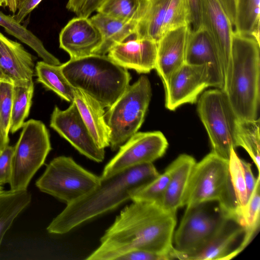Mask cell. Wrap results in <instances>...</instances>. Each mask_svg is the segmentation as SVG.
Returning <instances> with one entry per match:
<instances>
[{"label":"cell","mask_w":260,"mask_h":260,"mask_svg":"<svg viewBox=\"0 0 260 260\" xmlns=\"http://www.w3.org/2000/svg\"><path fill=\"white\" fill-rule=\"evenodd\" d=\"M17 0H0V7H8L13 14L17 11Z\"/></svg>","instance_id":"obj_43"},{"label":"cell","mask_w":260,"mask_h":260,"mask_svg":"<svg viewBox=\"0 0 260 260\" xmlns=\"http://www.w3.org/2000/svg\"><path fill=\"white\" fill-rule=\"evenodd\" d=\"M33 81L21 85H14L13 101L10 131L14 134L22 128L28 117L32 103Z\"/></svg>","instance_id":"obj_30"},{"label":"cell","mask_w":260,"mask_h":260,"mask_svg":"<svg viewBox=\"0 0 260 260\" xmlns=\"http://www.w3.org/2000/svg\"><path fill=\"white\" fill-rule=\"evenodd\" d=\"M35 70L37 82L56 93L62 99L70 103L74 101L75 88L63 74L60 65L40 61L37 62Z\"/></svg>","instance_id":"obj_26"},{"label":"cell","mask_w":260,"mask_h":260,"mask_svg":"<svg viewBox=\"0 0 260 260\" xmlns=\"http://www.w3.org/2000/svg\"><path fill=\"white\" fill-rule=\"evenodd\" d=\"M237 220L230 218L213 240L185 260H229L239 254L255 236Z\"/></svg>","instance_id":"obj_15"},{"label":"cell","mask_w":260,"mask_h":260,"mask_svg":"<svg viewBox=\"0 0 260 260\" xmlns=\"http://www.w3.org/2000/svg\"><path fill=\"white\" fill-rule=\"evenodd\" d=\"M184 62L192 65L209 64L212 68V86L223 90L224 76L216 50L203 28L189 34Z\"/></svg>","instance_id":"obj_20"},{"label":"cell","mask_w":260,"mask_h":260,"mask_svg":"<svg viewBox=\"0 0 260 260\" xmlns=\"http://www.w3.org/2000/svg\"><path fill=\"white\" fill-rule=\"evenodd\" d=\"M151 97L148 78L142 75L129 85L105 113V119L110 131V146L118 149L141 127Z\"/></svg>","instance_id":"obj_7"},{"label":"cell","mask_w":260,"mask_h":260,"mask_svg":"<svg viewBox=\"0 0 260 260\" xmlns=\"http://www.w3.org/2000/svg\"><path fill=\"white\" fill-rule=\"evenodd\" d=\"M3 191H4L3 189V187L0 185V192H2Z\"/></svg>","instance_id":"obj_46"},{"label":"cell","mask_w":260,"mask_h":260,"mask_svg":"<svg viewBox=\"0 0 260 260\" xmlns=\"http://www.w3.org/2000/svg\"><path fill=\"white\" fill-rule=\"evenodd\" d=\"M186 25H189L186 0H171L164 23L163 35L169 30Z\"/></svg>","instance_id":"obj_35"},{"label":"cell","mask_w":260,"mask_h":260,"mask_svg":"<svg viewBox=\"0 0 260 260\" xmlns=\"http://www.w3.org/2000/svg\"><path fill=\"white\" fill-rule=\"evenodd\" d=\"M117 260H169V258L166 256L149 251L134 250L122 255Z\"/></svg>","instance_id":"obj_40"},{"label":"cell","mask_w":260,"mask_h":260,"mask_svg":"<svg viewBox=\"0 0 260 260\" xmlns=\"http://www.w3.org/2000/svg\"><path fill=\"white\" fill-rule=\"evenodd\" d=\"M14 147L7 145L0 152V185L9 183Z\"/></svg>","instance_id":"obj_38"},{"label":"cell","mask_w":260,"mask_h":260,"mask_svg":"<svg viewBox=\"0 0 260 260\" xmlns=\"http://www.w3.org/2000/svg\"><path fill=\"white\" fill-rule=\"evenodd\" d=\"M42 0H17V13L13 16L14 19L21 23Z\"/></svg>","instance_id":"obj_41"},{"label":"cell","mask_w":260,"mask_h":260,"mask_svg":"<svg viewBox=\"0 0 260 260\" xmlns=\"http://www.w3.org/2000/svg\"><path fill=\"white\" fill-rule=\"evenodd\" d=\"M50 126L87 158L98 162L104 159V149L94 141L74 101L65 110L55 106Z\"/></svg>","instance_id":"obj_14"},{"label":"cell","mask_w":260,"mask_h":260,"mask_svg":"<svg viewBox=\"0 0 260 260\" xmlns=\"http://www.w3.org/2000/svg\"><path fill=\"white\" fill-rule=\"evenodd\" d=\"M260 0H237L235 5V31L254 38L259 43Z\"/></svg>","instance_id":"obj_29"},{"label":"cell","mask_w":260,"mask_h":260,"mask_svg":"<svg viewBox=\"0 0 260 260\" xmlns=\"http://www.w3.org/2000/svg\"><path fill=\"white\" fill-rule=\"evenodd\" d=\"M202 26L219 59L224 76L230 60L234 32L233 0H201Z\"/></svg>","instance_id":"obj_12"},{"label":"cell","mask_w":260,"mask_h":260,"mask_svg":"<svg viewBox=\"0 0 260 260\" xmlns=\"http://www.w3.org/2000/svg\"><path fill=\"white\" fill-rule=\"evenodd\" d=\"M0 25L8 34L32 48L44 61L53 65L61 64L59 60L46 49L41 41L25 27L18 23L13 16L6 15L0 11Z\"/></svg>","instance_id":"obj_27"},{"label":"cell","mask_w":260,"mask_h":260,"mask_svg":"<svg viewBox=\"0 0 260 260\" xmlns=\"http://www.w3.org/2000/svg\"><path fill=\"white\" fill-rule=\"evenodd\" d=\"M229 168L232 185L239 207V223H241L242 211L247 202L248 196L241 158L234 148L231 150Z\"/></svg>","instance_id":"obj_32"},{"label":"cell","mask_w":260,"mask_h":260,"mask_svg":"<svg viewBox=\"0 0 260 260\" xmlns=\"http://www.w3.org/2000/svg\"><path fill=\"white\" fill-rule=\"evenodd\" d=\"M233 3H234V7H235V4H236V2H237V0H233Z\"/></svg>","instance_id":"obj_47"},{"label":"cell","mask_w":260,"mask_h":260,"mask_svg":"<svg viewBox=\"0 0 260 260\" xmlns=\"http://www.w3.org/2000/svg\"><path fill=\"white\" fill-rule=\"evenodd\" d=\"M189 14V25L192 31L202 27L201 18V1L186 0Z\"/></svg>","instance_id":"obj_39"},{"label":"cell","mask_w":260,"mask_h":260,"mask_svg":"<svg viewBox=\"0 0 260 260\" xmlns=\"http://www.w3.org/2000/svg\"><path fill=\"white\" fill-rule=\"evenodd\" d=\"M74 102L96 144L103 149L109 146L110 131L105 119L104 108L93 98L75 88Z\"/></svg>","instance_id":"obj_22"},{"label":"cell","mask_w":260,"mask_h":260,"mask_svg":"<svg viewBox=\"0 0 260 260\" xmlns=\"http://www.w3.org/2000/svg\"><path fill=\"white\" fill-rule=\"evenodd\" d=\"M9 139L6 137L0 125V152L8 145Z\"/></svg>","instance_id":"obj_44"},{"label":"cell","mask_w":260,"mask_h":260,"mask_svg":"<svg viewBox=\"0 0 260 260\" xmlns=\"http://www.w3.org/2000/svg\"><path fill=\"white\" fill-rule=\"evenodd\" d=\"M60 67L74 88L93 98L104 108L113 104L129 85L132 78L127 69L106 55L70 59Z\"/></svg>","instance_id":"obj_4"},{"label":"cell","mask_w":260,"mask_h":260,"mask_svg":"<svg viewBox=\"0 0 260 260\" xmlns=\"http://www.w3.org/2000/svg\"><path fill=\"white\" fill-rule=\"evenodd\" d=\"M1 81H7L13 83L10 79L4 73L0 68V82Z\"/></svg>","instance_id":"obj_45"},{"label":"cell","mask_w":260,"mask_h":260,"mask_svg":"<svg viewBox=\"0 0 260 260\" xmlns=\"http://www.w3.org/2000/svg\"><path fill=\"white\" fill-rule=\"evenodd\" d=\"M243 169L244 175L246 185L248 198L251 194L256 182L257 178L253 175L251 164L241 158Z\"/></svg>","instance_id":"obj_42"},{"label":"cell","mask_w":260,"mask_h":260,"mask_svg":"<svg viewBox=\"0 0 260 260\" xmlns=\"http://www.w3.org/2000/svg\"><path fill=\"white\" fill-rule=\"evenodd\" d=\"M107 0H69L67 8L77 17L88 18Z\"/></svg>","instance_id":"obj_37"},{"label":"cell","mask_w":260,"mask_h":260,"mask_svg":"<svg viewBox=\"0 0 260 260\" xmlns=\"http://www.w3.org/2000/svg\"><path fill=\"white\" fill-rule=\"evenodd\" d=\"M189 25L181 26L165 34L157 42L155 69L163 85L171 75L184 63Z\"/></svg>","instance_id":"obj_18"},{"label":"cell","mask_w":260,"mask_h":260,"mask_svg":"<svg viewBox=\"0 0 260 260\" xmlns=\"http://www.w3.org/2000/svg\"><path fill=\"white\" fill-rule=\"evenodd\" d=\"M19 138L14 147L9 184L13 191L27 190L35 173L44 164L51 149L50 135L40 120L24 122Z\"/></svg>","instance_id":"obj_8"},{"label":"cell","mask_w":260,"mask_h":260,"mask_svg":"<svg viewBox=\"0 0 260 260\" xmlns=\"http://www.w3.org/2000/svg\"><path fill=\"white\" fill-rule=\"evenodd\" d=\"M176 213L151 202L136 201L126 206L106 231L100 245L88 260L117 259L134 250H143L171 259Z\"/></svg>","instance_id":"obj_1"},{"label":"cell","mask_w":260,"mask_h":260,"mask_svg":"<svg viewBox=\"0 0 260 260\" xmlns=\"http://www.w3.org/2000/svg\"><path fill=\"white\" fill-rule=\"evenodd\" d=\"M260 120H241L236 121L234 140L235 147H241L249 154L260 171Z\"/></svg>","instance_id":"obj_28"},{"label":"cell","mask_w":260,"mask_h":260,"mask_svg":"<svg viewBox=\"0 0 260 260\" xmlns=\"http://www.w3.org/2000/svg\"><path fill=\"white\" fill-rule=\"evenodd\" d=\"M59 47L71 59L94 54L102 43V35L88 18L77 17L70 20L59 34Z\"/></svg>","instance_id":"obj_16"},{"label":"cell","mask_w":260,"mask_h":260,"mask_svg":"<svg viewBox=\"0 0 260 260\" xmlns=\"http://www.w3.org/2000/svg\"><path fill=\"white\" fill-rule=\"evenodd\" d=\"M197 111L209 136L212 152L229 160L236 149L234 134L237 117L224 92L219 88L205 91L199 98Z\"/></svg>","instance_id":"obj_10"},{"label":"cell","mask_w":260,"mask_h":260,"mask_svg":"<svg viewBox=\"0 0 260 260\" xmlns=\"http://www.w3.org/2000/svg\"><path fill=\"white\" fill-rule=\"evenodd\" d=\"M144 3V0H107L96 12L120 20L137 22Z\"/></svg>","instance_id":"obj_31"},{"label":"cell","mask_w":260,"mask_h":260,"mask_svg":"<svg viewBox=\"0 0 260 260\" xmlns=\"http://www.w3.org/2000/svg\"><path fill=\"white\" fill-rule=\"evenodd\" d=\"M207 203L186 207L180 224L174 232L171 259L185 258L206 247L232 218L219 208L210 209Z\"/></svg>","instance_id":"obj_6"},{"label":"cell","mask_w":260,"mask_h":260,"mask_svg":"<svg viewBox=\"0 0 260 260\" xmlns=\"http://www.w3.org/2000/svg\"><path fill=\"white\" fill-rule=\"evenodd\" d=\"M259 185L260 176L258 174L255 186L242 211L241 218V224L255 233L257 232L259 226Z\"/></svg>","instance_id":"obj_34"},{"label":"cell","mask_w":260,"mask_h":260,"mask_svg":"<svg viewBox=\"0 0 260 260\" xmlns=\"http://www.w3.org/2000/svg\"><path fill=\"white\" fill-rule=\"evenodd\" d=\"M259 76V43L234 31L223 91L237 119L258 118Z\"/></svg>","instance_id":"obj_3"},{"label":"cell","mask_w":260,"mask_h":260,"mask_svg":"<svg viewBox=\"0 0 260 260\" xmlns=\"http://www.w3.org/2000/svg\"><path fill=\"white\" fill-rule=\"evenodd\" d=\"M160 174L153 163L143 164L119 172L106 179L92 191L67 204L49 224V233L64 234L82 223L113 210L131 200L138 190Z\"/></svg>","instance_id":"obj_2"},{"label":"cell","mask_w":260,"mask_h":260,"mask_svg":"<svg viewBox=\"0 0 260 260\" xmlns=\"http://www.w3.org/2000/svg\"><path fill=\"white\" fill-rule=\"evenodd\" d=\"M100 31L102 43L94 54L106 55L115 45L134 36L137 22H126L97 13L89 18Z\"/></svg>","instance_id":"obj_23"},{"label":"cell","mask_w":260,"mask_h":260,"mask_svg":"<svg viewBox=\"0 0 260 260\" xmlns=\"http://www.w3.org/2000/svg\"><path fill=\"white\" fill-rule=\"evenodd\" d=\"M100 177L78 164L72 157L60 156L47 166L36 185L41 191L69 204L98 187Z\"/></svg>","instance_id":"obj_9"},{"label":"cell","mask_w":260,"mask_h":260,"mask_svg":"<svg viewBox=\"0 0 260 260\" xmlns=\"http://www.w3.org/2000/svg\"><path fill=\"white\" fill-rule=\"evenodd\" d=\"M171 0H144L134 37L157 43L163 36V26Z\"/></svg>","instance_id":"obj_24"},{"label":"cell","mask_w":260,"mask_h":260,"mask_svg":"<svg viewBox=\"0 0 260 260\" xmlns=\"http://www.w3.org/2000/svg\"><path fill=\"white\" fill-rule=\"evenodd\" d=\"M31 201V194L27 190L0 192V246L14 219Z\"/></svg>","instance_id":"obj_25"},{"label":"cell","mask_w":260,"mask_h":260,"mask_svg":"<svg viewBox=\"0 0 260 260\" xmlns=\"http://www.w3.org/2000/svg\"><path fill=\"white\" fill-rule=\"evenodd\" d=\"M157 43L147 39H133L114 46L108 56L118 65L147 74L155 69Z\"/></svg>","instance_id":"obj_17"},{"label":"cell","mask_w":260,"mask_h":260,"mask_svg":"<svg viewBox=\"0 0 260 260\" xmlns=\"http://www.w3.org/2000/svg\"><path fill=\"white\" fill-rule=\"evenodd\" d=\"M169 179V172L166 169L162 174L137 190L133 195L131 200L151 202L161 206Z\"/></svg>","instance_id":"obj_33"},{"label":"cell","mask_w":260,"mask_h":260,"mask_svg":"<svg viewBox=\"0 0 260 260\" xmlns=\"http://www.w3.org/2000/svg\"><path fill=\"white\" fill-rule=\"evenodd\" d=\"M213 202L227 215L239 222V210L231 181L229 160L211 151L194 165L182 206Z\"/></svg>","instance_id":"obj_5"},{"label":"cell","mask_w":260,"mask_h":260,"mask_svg":"<svg viewBox=\"0 0 260 260\" xmlns=\"http://www.w3.org/2000/svg\"><path fill=\"white\" fill-rule=\"evenodd\" d=\"M0 68L14 85L32 80L35 64L32 55L17 42L0 31Z\"/></svg>","instance_id":"obj_19"},{"label":"cell","mask_w":260,"mask_h":260,"mask_svg":"<svg viewBox=\"0 0 260 260\" xmlns=\"http://www.w3.org/2000/svg\"><path fill=\"white\" fill-rule=\"evenodd\" d=\"M13 83L0 82V125L6 138L9 139L11 112L13 101Z\"/></svg>","instance_id":"obj_36"},{"label":"cell","mask_w":260,"mask_h":260,"mask_svg":"<svg viewBox=\"0 0 260 260\" xmlns=\"http://www.w3.org/2000/svg\"><path fill=\"white\" fill-rule=\"evenodd\" d=\"M168 147V141L160 131L136 133L119 148L100 178L106 179L127 169L152 163L164 155Z\"/></svg>","instance_id":"obj_11"},{"label":"cell","mask_w":260,"mask_h":260,"mask_svg":"<svg viewBox=\"0 0 260 260\" xmlns=\"http://www.w3.org/2000/svg\"><path fill=\"white\" fill-rule=\"evenodd\" d=\"M212 78L211 65L184 62L164 85L166 108L174 111L182 105L196 103L199 94L207 87L212 86Z\"/></svg>","instance_id":"obj_13"},{"label":"cell","mask_w":260,"mask_h":260,"mask_svg":"<svg viewBox=\"0 0 260 260\" xmlns=\"http://www.w3.org/2000/svg\"><path fill=\"white\" fill-rule=\"evenodd\" d=\"M196 163L192 156L182 154L167 168L170 179L161 204L164 209L176 213L177 209L182 207L185 192Z\"/></svg>","instance_id":"obj_21"}]
</instances>
